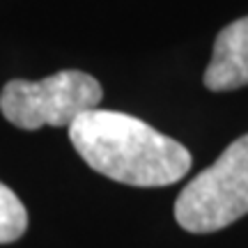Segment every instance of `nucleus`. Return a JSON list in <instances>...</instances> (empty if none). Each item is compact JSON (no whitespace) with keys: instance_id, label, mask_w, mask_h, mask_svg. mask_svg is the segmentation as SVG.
<instances>
[{"instance_id":"5","label":"nucleus","mask_w":248,"mask_h":248,"mask_svg":"<svg viewBox=\"0 0 248 248\" xmlns=\"http://www.w3.org/2000/svg\"><path fill=\"white\" fill-rule=\"evenodd\" d=\"M28 228V212L18 195L0 182V244H12L23 237Z\"/></svg>"},{"instance_id":"1","label":"nucleus","mask_w":248,"mask_h":248,"mask_svg":"<svg viewBox=\"0 0 248 248\" xmlns=\"http://www.w3.org/2000/svg\"><path fill=\"white\" fill-rule=\"evenodd\" d=\"M69 140L90 168L120 184L170 186L191 168V154L182 142L117 110L94 108L78 115L69 126Z\"/></svg>"},{"instance_id":"2","label":"nucleus","mask_w":248,"mask_h":248,"mask_svg":"<svg viewBox=\"0 0 248 248\" xmlns=\"http://www.w3.org/2000/svg\"><path fill=\"white\" fill-rule=\"evenodd\" d=\"M248 214V133L228 145L209 168L182 188L175 218L186 232L207 234Z\"/></svg>"},{"instance_id":"3","label":"nucleus","mask_w":248,"mask_h":248,"mask_svg":"<svg viewBox=\"0 0 248 248\" xmlns=\"http://www.w3.org/2000/svg\"><path fill=\"white\" fill-rule=\"evenodd\" d=\"M104 90L85 71L64 69L42 80H9L0 92V110L18 129L71 126L78 115L94 110Z\"/></svg>"},{"instance_id":"4","label":"nucleus","mask_w":248,"mask_h":248,"mask_svg":"<svg viewBox=\"0 0 248 248\" xmlns=\"http://www.w3.org/2000/svg\"><path fill=\"white\" fill-rule=\"evenodd\" d=\"M248 85V16L225 26L216 35L212 60L204 69V88L228 92Z\"/></svg>"}]
</instances>
